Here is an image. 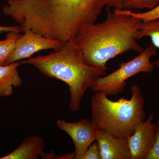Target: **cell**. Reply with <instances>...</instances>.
<instances>
[{
  "label": "cell",
  "instance_id": "cell-1",
  "mask_svg": "<svg viewBox=\"0 0 159 159\" xmlns=\"http://www.w3.org/2000/svg\"><path fill=\"white\" fill-rule=\"evenodd\" d=\"M107 16L101 23L83 27L74 39L85 62L97 68L108 70L109 60L129 51L142 53L138 33L142 21L107 7Z\"/></svg>",
  "mask_w": 159,
  "mask_h": 159
},
{
  "label": "cell",
  "instance_id": "cell-2",
  "mask_svg": "<svg viewBox=\"0 0 159 159\" xmlns=\"http://www.w3.org/2000/svg\"><path fill=\"white\" fill-rule=\"evenodd\" d=\"M29 19L44 34L74 38L83 27L96 22L105 7L122 9V0H23Z\"/></svg>",
  "mask_w": 159,
  "mask_h": 159
},
{
  "label": "cell",
  "instance_id": "cell-3",
  "mask_svg": "<svg viewBox=\"0 0 159 159\" xmlns=\"http://www.w3.org/2000/svg\"><path fill=\"white\" fill-rule=\"evenodd\" d=\"M74 39L55 52L29 57L21 62L22 64L33 66L47 77L67 84L70 93L69 107L72 111L76 112L80 108L86 91L99 77L104 76L107 70L88 64Z\"/></svg>",
  "mask_w": 159,
  "mask_h": 159
},
{
  "label": "cell",
  "instance_id": "cell-4",
  "mask_svg": "<svg viewBox=\"0 0 159 159\" xmlns=\"http://www.w3.org/2000/svg\"><path fill=\"white\" fill-rule=\"evenodd\" d=\"M129 99H109L102 92H95L91 97V120L98 128L115 136L127 139L138 124L145 120V99L138 86L130 88Z\"/></svg>",
  "mask_w": 159,
  "mask_h": 159
},
{
  "label": "cell",
  "instance_id": "cell-5",
  "mask_svg": "<svg viewBox=\"0 0 159 159\" xmlns=\"http://www.w3.org/2000/svg\"><path fill=\"white\" fill-rule=\"evenodd\" d=\"M157 48L151 43L139 55L128 62L119 64L116 70L106 76L99 77L91 88L92 92H102L107 96H116L125 89L126 80L141 73L153 71L154 65L151 58L157 54Z\"/></svg>",
  "mask_w": 159,
  "mask_h": 159
},
{
  "label": "cell",
  "instance_id": "cell-6",
  "mask_svg": "<svg viewBox=\"0 0 159 159\" xmlns=\"http://www.w3.org/2000/svg\"><path fill=\"white\" fill-rule=\"evenodd\" d=\"M56 125L60 130L65 132L72 139L75 146L74 159H80L89 146L96 141L99 128L90 119H84L77 122H67L59 119Z\"/></svg>",
  "mask_w": 159,
  "mask_h": 159
},
{
  "label": "cell",
  "instance_id": "cell-7",
  "mask_svg": "<svg viewBox=\"0 0 159 159\" xmlns=\"http://www.w3.org/2000/svg\"><path fill=\"white\" fill-rule=\"evenodd\" d=\"M16 40L12 54L6 60L5 65L29 58L39 51L47 49L58 50L64 45L56 41L44 37L31 30H27Z\"/></svg>",
  "mask_w": 159,
  "mask_h": 159
},
{
  "label": "cell",
  "instance_id": "cell-8",
  "mask_svg": "<svg viewBox=\"0 0 159 159\" xmlns=\"http://www.w3.org/2000/svg\"><path fill=\"white\" fill-rule=\"evenodd\" d=\"M154 115L138 124L134 133L127 139L132 159H146L155 142L156 131Z\"/></svg>",
  "mask_w": 159,
  "mask_h": 159
},
{
  "label": "cell",
  "instance_id": "cell-9",
  "mask_svg": "<svg viewBox=\"0 0 159 159\" xmlns=\"http://www.w3.org/2000/svg\"><path fill=\"white\" fill-rule=\"evenodd\" d=\"M95 141L99 145L101 159H132L127 139L99 129Z\"/></svg>",
  "mask_w": 159,
  "mask_h": 159
},
{
  "label": "cell",
  "instance_id": "cell-10",
  "mask_svg": "<svg viewBox=\"0 0 159 159\" xmlns=\"http://www.w3.org/2000/svg\"><path fill=\"white\" fill-rule=\"evenodd\" d=\"M46 144L39 135L27 137L17 148L0 159H37L44 152Z\"/></svg>",
  "mask_w": 159,
  "mask_h": 159
},
{
  "label": "cell",
  "instance_id": "cell-11",
  "mask_svg": "<svg viewBox=\"0 0 159 159\" xmlns=\"http://www.w3.org/2000/svg\"><path fill=\"white\" fill-rule=\"evenodd\" d=\"M22 64L20 61L6 65L0 66V97H8L14 93L13 88L22 84L18 67Z\"/></svg>",
  "mask_w": 159,
  "mask_h": 159
},
{
  "label": "cell",
  "instance_id": "cell-12",
  "mask_svg": "<svg viewBox=\"0 0 159 159\" xmlns=\"http://www.w3.org/2000/svg\"><path fill=\"white\" fill-rule=\"evenodd\" d=\"M144 37L150 38L152 43L159 50V18L148 21L142 22L141 29L138 33V40ZM153 64L159 69V55L158 59Z\"/></svg>",
  "mask_w": 159,
  "mask_h": 159
},
{
  "label": "cell",
  "instance_id": "cell-13",
  "mask_svg": "<svg viewBox=\"0 0 159 159\" xmlns=\"http://www.w3.org/2000/svg\"><path fill=\"white\" fill-rule=\"evenodd\" d=\"M17 31L8 32L6 39L0 40V66L5 65L6 60L12 54L16 42L21 34Z\"/></svg>",
  "mask_w": 159,
  "mask_h": 159
},
{
  "label": "cell",
  "instance_id": "cell-14",
  "mask_svg": "<svg viewBox=\"0 0 159 159\" xmlns=\"http://www.w3.org/2000/svg\"><path fill=\"white\" fill-rule=\"evenodd\" d=\"M159 4V0H122L123 9H143L148 10L155 8Z\"/></svg>",
  "mask_w": 159,
  "mask_h": 159
},
{
  "label": "cell",
  "instance_id": "cell-15",
  "mask_svg": "<svg viewBox=\"0 0 159 159\" xmlns=\"http://www.w3.org/2000/svg\"><path fill=\"white\" fill-rule=\"evenodd\" d=\"M114 10L120 13L129 15L134 18L139 19L142 20V22L148 21L159 18V4L154 9L145 12H133L130 10L124 9H115Z\"/></svg>",
  "mask_w": 159,
  "mask_h": 159
},
{
  "label": "cell",
  "instance_id": "cell-16",
  "mask_svg": "<svg viewBox=\"0 0 159 159\" xmlns=\"http://www.w3.org/2000/svg\"><path fill=\"white\" fill-rule=\"evenodd\" d=\"M80 159H101L100 149L97 141L92 143Z\"/></svg>",
  "mask_w": 159,
  "mask_h": 159
},
{
  "label": "cell",
  "instance_id": "cell-17",
  "mask_svg": "<svg viewBox=\"0 0 159 159\" xmlns=\"http://www.w3.org/2000/svg\"><path fill=\"white\" fill-rule=\"evenodd\" d=\"M155 126L156 131L155 142L146 159H159V120L155 123Z\"/></svg>",
  "mask_w": 159,
  "mask_h": 159
},
{
  "label": "cell",
  "instance_id": "cell-18",
  "mask_svg": "<svg viewBox=\"0 0 159 159\" xmlns=\"http://www.w3.org/2000/svg\"><path fill=\"white\" fill-rule=\"evenodd\" d=\"M10 31H17V32H22V30L21 27L20 26H0V33L9 32Z\"/></svg>",
  "mask_w": 159,
  "mask_h": 159
}]
</instances>
